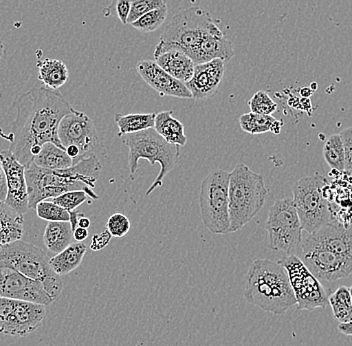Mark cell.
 Segmentation results:
<instances>
[{
    "label": "cell",
    "instance_id": "obj_37",
    "mask_svg": "<svg viewBox=\"0 0 352 346\" xmlns=\"http://www.w3.org/2000/svg\"><path fill=\"white\" fill-rule=\"evenodd\" d=\"M16 303V299L0 297V334L10 336Z\"/></svg>",
    "mask_w": 352,
    "mask_h": 346
},
{
    "label": "cell",
    "instance_id": "obj_30",
    "mask_svg": "<svg viewBox=\"0 0 352 346\" xmlns=\"http://www.w3.org/2000/svg\"><path fill=\"white\" fill-rule=\"evenodd\" d=\"M329 303L336 321L349 323L352 318V299L349 288L340 286L329 296Z\"/></svg>",
    "mask_w": 352,
    "mask_h": 346
},
{
    "label": "cell",
    "instance_id": "obj_34",
    "mask_svg": "<svg viewBox=\"0 0 352 346\" xmlns=\"http://www.w3.org/2000/svg\"><path fill=\"white\" fill-rule=\"evenodd\" d=\"M250 112L263 116H272L277 109L276 102L268 96L267 92L257 91L248 101Z\"/></svg>",
    "mask_w": 352,
    "mask_h": 346
},
{
    "label": "cell",
    "instance_id": "obj_33",
    "mask_svg": "<svg viewBox=\"0 0 352 346\" xmlns=\"http://www.w3.org/2000/svg\"><path fill=\"white\" fill-rule=\"evenodd\" d=\"M35 210L37 217L46 221H69V213L50 200L38 202Z\"/></svg>",
    "mask_w": 352,
    "mask_h": 346
},
{
    "label": "cell",
    "instance_id": "obj_41",
    "mask_svg": "<svg viewBox=\"0 0 352 346\" xmlns=\"http://www.w3.org/2000/svg\"><path fill=\"white\" fill-rule=\"evenodd\" d=\"M111 235L109 230L103 231L98 235H94L91 242H90L89 248L92 251H99L101 249L107 248L109 246L110 240H111Z\"/></svg>",
    "mask_w": 352,
    "mask_h": 346
},
{
    "label": "cell",
    "instance_id": "obj_44",
    "mask_svg": "<svg viewBox=\"0 0 352 346\" xmlns=\"http://www.w3.org/2000/svg\"><path fill=\"white\" fill-rule=\"evenodd\" d=\"M85 217V215L78 211L74 210L69 213V222L72 224V230H74L78 226V220L80 217Z\"/></svg>",
    "mask_w": 352,
    "mask_h": 346
},
{
    "label": "cell",
    "instance_id": "obj_38",
    "mask_svg": "<svg viewBox=\"0 0 352 346\" xmlns=\"http://www.w3.org/2000/svg\"><path fill=\"white\" fill-rule=\"evenodd\" d=\"M107 228L112 237L121 238L131 230V220L122 213H113L107 220Z\"/></svg>",
    "mask_w": 352,
    "mask_h": 346
},
{
    "label": "cell",
    "instance_id": "obj_28",
    "mask_svg": "<svg viewBox=\"0 0 352 346\" xmlns=\"http://www.w3.org/2000/svg\"><path fill=\"white\" fill-rule=\"evenodd\" d=\"M239 125L243 131L253 136L266 133V132L279 134L283 127V121L277 120L272 116H263V114L250 112L241 116Z\"/></svg>",
    "mask_w": 352,
    "mask_h": 346
},
{
    "label": "cell",
    "instance_id": "obj_39",
    "mask_svg": "<svg viewBox=\"0 0 352 346\" xmlns=\"http://www.w3.org/2000/svg\"><path fill=\"white\" fill-rule=\"evenodd\" d=\"M344 149V171L352 173V127L340 133Z\"/></svg>",
    "mask_w": 352,
    "mask_h": 346
},
{
    "label": "cell",
    "instance_id": "obj_12",
    "mask_svg": "<svg viewBox=\"0 0 352 346\" xmlns=\"http://www.w3.org/2000/svg\"><path fill=\"white\" fill-rule=\"evenodd\" d=\"M300 260L319 281H336L352 274V264L314 242L309 235L302 238Z\"/></svg>",
    "mask_w": 352,
    "mask_h": 346
},
{
    "label": "cell",
    "instance_id": "obj_25",
    "mask_svg": "<svg viewBox=\"0 0 352 346\" xmlns=\"http://www.w3.org/2000/svg\"><path fill=\"white\" fill-rule=\"evenodd\" d=\"M74 230L69 221H50L44 230L43 242L50 252L58 255L72 244Z\"/></svg>",
    "mask_w": 352,
    "mask_h": 346
},
{
    "label": "cell",
    "instance_id": "obj_16",
    "mask_svg": "<svg viewBox=\"0 0 352 346\" xmlns=\"http://www.w3.org/2000/svg\"><path fill=\"white\" fill-rule=\"evenodd\" d=\"M226 72V63L214 59L209 63L195 65L192 78L187 81L186 87L192 98L206 100L214 96L219 91L220 83Z\"/></svg>",
    "mask_w": 352,
    "mask_h": 346
},
{
    "label": "cell",
    "instance_id": "obj_19",
    "mask_svg": "<svg viewBox=\"0 0 352 346\" xmlns=\"http://www.w3.org/2000/svg\"><path fill=\"white\" fill-rule=\"evenodd\" d=\"M45 315L46 305L17 301L10 336L23 337L32 334L41 325Z\"/></svg>",
    "mask_w": 352,
    "mask_h": 346
},
{
    "label": "cell",
    "instance_id": "obj_48",
    "mask_svg": "<svg viewBox=\"0 0 352 346\" xmlns=\"http://www.w3.org/2000/svg\"><path fill=\"white\" fill-rule=\"evenodd\" d=\"M349 292H351V299H352V285L351 288H349Z\"/></svg>",
    "mask_w": 352,
    "mask_h": 346
},
{
    "label": "cell",
    "instance_id": "obj_23",
    "mask_svg": "<svg viewBox=\"0 0 352 346\" xmlns=\"http://www.w3.org/2000/svg\"><path fill=\"white\" fill-rule=\"evenodd\" d=\"M153 129L170 144L184 147L187 143L184 125L173 118L171 110L156 114Z\"/></svg>",
    "mask_w": 352,
    "mask_h": 346
},
{
    "label": "cell",
    "instance_id": "obj_45",
    "mask_svg": "<svg viewBox=\"0 0 352 346\" xmlns=\"http://www.w3.org/2000/svg\"><path fill=\"white\" fill-rule=\"evenodd\" d=\"M338 332L344 336H352V321L349 323H340L338 327Z\"/></svg>",
    "mask_w": 352,
    "mask_h": 346
},
{
    "label": "cell",
    "instance_id": "obj_8",
    "mask_svg": "<svg viewBox=\"0 0 352 346\" xmlns=\"http://www.w3.org/2000/svg\"><path fill=\"white\" fill-rule=\"evenodd\" d=\"M230 173L212 171L200 184L199 207L204 226L213 235L230 233Z\"/></svg>",
    "mask_w": 352,
    "mask_h": 346
},
{
    "label": "cell",
    "instance_id": "obj_32",
    "mask_svg": "<svg viewBox=\"0 0 352 346\" xmlns=\"http://www.w3.org/2000/svg\"><path fill=\"white\" fill-rule=\"evenodd\" d=\"M167 15H168V8L166 6L145 13L138 21L131 23V25L142 33L153 32L166 21Z\"/></svg>",
    "mask_w": 352,
    "mask_h": 346
},
{
    "label": "cell",
    "instance_id": "obj_5",
    "mask_svg": "<svg viewBox=\"0 0 352 346\" xmlns=\"http://www.w3.org/2000/svg\"><path fill=\"white\" fill-rule=\"evenodd\" d=\"M267 193L263 176L243 163L230 173V233L239 230L261 213Z\"/></svg>",
    "mask_w": 352,
    "mask_h": 346
},
{
    "label": "cell",
    "instance_id": "obj_7",
    "mask_svg": "<svg viewBox=\"0 0 352 346\" xmlns=\"http://www.w3.org/2000/svg\"><path fill=\"white\" fill-rule=\"evenodd\" d=\"M0 262L43 284L44 290L54 301L63 292L61 277L52 270L50 257L43 249L33 244L17 240L0 246Z\"/></svg>",
    "mask_w": 352,
    "mask_h": 346
},
{
    "label": "cell",
    "instance_id": "obj_47",
    "mask_svg": "<svg viewBox=\"0 0 352 346\" xmlns=\"http://www.w3.org/2000/svg\"><path fill=\"white\" fill-rule=\"evenodd\" d=\"M4 52H6V50H4L3 43L0 41V61H1L2 57H3Z\"/></svg>",
    "mask_w": 352,
    "mask_h": 346
},
{
    "label": "cell",
    "instance_id": "obj_43",
    "mask_svg": "<svg viewBox=\"0 0 352 346\" xmlns=\"http://www.w3.org/2000/svg\"><path fill=\"white\" fill-rule=\"evenodd\" d=\"M88 230L87 229L79 228L77 226L76 229L74 230V238L78 242H83L88 237Z\"/></svg>",
    "mask_w": 352,
    "mask_h": 346
},
{
    "label": "cell",
    "instance_id": "obj_27",
    "mask_svg": "<svg viewBox=\"0 0 352 346\" xmlns=\"http://www.w3.org/2000/svg\"><path fill=\"white\" fill-rule=\"evenodd\" d=\"M32 162L38 167L50 171L67 169L74 165L72 158L65 149H60L52 142L44 143L41 152L33 158Z\"/></svg>",
    "mask_w": 352,
    "mask_h": 346
},
{
    "label": "cell",
    "instance_id": "obj_24",
    "mask_svg": "<svg viewBox=\"0 0 352 346\" xmlns=\"http://www.w3.org/2000/svg\"><path fill=\"white\" fill-rule=\"evenodd\" d=\"M87 250V246L85 242L70 244L65 250L50 259V266L55 273L63 277L80 266Z\"/></svg>",
    "mask_w": 352,
    "mask_h": 346
},
{
    "label": "cell",
    "instance_id": "obj_18",
    "mask_svg": "<svg viewBox=\"0 0 352 346\" xmlns=\"http://www.w3.org/2000/svg\"><path fill=\"white\" fill-rule=\"evenodd\" d=\"M309 237L319 246L329 249L352 264V226H345L336 221L308 233Z\"/></svg>",
    "mask_w": 352,
    "mask_h": 346
},
{
    "label": "cell",
    "instance_id": "obj_20",
    "mask_svg": "<svg viewBox=\"0 0 352 346\" xmlns=\"http://www.w3.org/2000/svg\"><path fill=\"white\" fill-rule=\"evenodd\" d=\"M234 56V48L230 39L222 33L209 35L197 48L190 58L195 65L209 63L214 59H221L228 63Z\"/></svg>",
    "mask_w": 352,
    "mask_h": 346
},
{
    "label": "cell",
    "instance_id": "obj_21",
    "mask_svg": "<svg viewBox=\"0 0 352 346\" xmlns=\"http://www.w3.org/2000/svg\"><path fill=\"white\" fill-rule=\"evenodd\" d=\"M155 63L164 72L182 83H186L192 78L195 63L188 55L180 50H167L164 54L155 57Z\"/></svg>",
    "mask_w": 352,
    "mask_h": 346
},
{
    "label": "cell",
    "instance_id": "obj_17",
    "mask_svg": "<svg viewBox=\"0 0 352 346\" xmlns=\"http://www.w3.org/2000/svg\"><path fill=\"white\" fill-rule=\"evenodd\" d=\"M138 74L153 89L162 96L192 98L186 85L164 72L155 61H142L136 65Z\"/></svg>",
    "mask_w": 352,
    "mask_h": 346
},
{
    "label": "cell",
    "instance_id": "obj_40",
    "mask_svg": "<svg viewBox=\"0 0 352 346\" xmlns=\"http://www.w3.org/2000/svg\"><path fill=\"white\" fill-rule=\"evenodd\" d=\"M132 0H112L110 6L105 10H112L118 15L123 24H127L129 13L131 10Z\"/></svg>",
    "mask_w": 352,
    "mask_h": 346
},
{
    "label": "cell",
    "instance_id": "obj_6",
    "mask_svg": "<svg viewBox=\"0 0 352 346\" xmlns=\"http://www.w3.org/2000/svg\"><path fill=\"white\" fill-rule=\"evenodd\" d=\"M120 138L123 144L129 147V167L132 180L138 171L140 160H148L151 165L155 163L160 165V174L145 193L151 195L157 187L162 186L165 176L175 169L179 160L180 147L167 142L154 129L125 134Z\"/></svg>",
    "mask_w": 352,
    "mask_h": 346
},
{
    "label": "cell",
    "instance_id": "obj_2",
    "mask_svg": "<svg viewBox=\"0 0 352 346\" xmlns=\"http://www.w3.org/2000/svg\"><path fill=\"white\" fill-rule=\"evenodd\" d=\"M101 169L100 160L96 154L67 169L50 171L41 169L33 162L30 163L25 167L28 207L35 209L38 202L74 191H85L89 197L98 199V195L94 193V188Z\"/></svg>",
    "mask_w": 352,
    "mask_h": 346
},
{
    "label": "cell",
    "instance_id": "obj_36",
    "mask_svg": "<svg viewBox=\"0 0 352 346\" xmlns=\"http://www.w3.org/2000/svg\"><path fill=\"white\" fill-rule=\"evenodd\" d=\"M167 6V0H132L127 23L131 24L149 11Z\"/></svg>",
    "mask_w": 352,
    "mask_h": 346
},
{
    "label": "cell",
    "instance_id": "obj_42",
    "mask_svg": "<svg viewBox=\"0 0 352 346\" xmlns=\"http://www.w3.org/2000/svg\"><path fill=\"white\" fill-rule=\"evenodd\" d=\"M6 195H8V185H6V173L0 163V202H6Z\"/></svg>",
    "mask_w": 352,
    "mask_h": 346
},
{
    "label": "cell",
    "instance_id": "obj_29",
    "mask_svg": "<svg viewBox=\"0 0 352 346\" xmlns=\"http://www.w3.org/2000/svg\"><path fill=\"white\" fill-rule=\"evenodd\" d=\"M155 116V113L126 114V116L116 114V122L120 129L118 136L153 129Z\"/></svg>",
    "mask_w": 352,
    "mask_h": 346
},
{
    "label": "cell",
    "instance_id": "obj_13",
    "mask_svg": "<svg viewBox=\"0 0 352 346\" xmlns=\"http://www.w3.org/2000/svg\"><path fill=\"white\" fill-rule=\"evenodd\" d=\"M57 133L63 149L76 145L80 151L82 160L96 154L99 145L98 130L94 121L85 112L74 110L66 114L59 123Z\"/></svg>",
    "mask_w": 352,
    "mask_h": 346
},
{
    "label": "cell",
    "instance_id": "obj_14",
    "mask_svg": "<svg viewBox=\"0 0 352 346\" xmlns=\"http://www.w3.org/2000/svg\"><path fill=\"white\" fill-rule=\"evenodd\" d=\"M0 297L50 305L52 297L39 282L0 262Z\"/></svg>",
    "mask_w": 352,
    "mask_h": 346
},
{
    "label": "cell",
    "instance_id": "obj_35",
    "mask_svg": "<svg viewBox=\"0 0 352 346\" xmlns=\"http://www.w3.org/2000/svg\"><path fill=\"white\" fill-rule=\"evenodd\" d=\"M89 196L83 191H67V193H63V195L57 196V197L50 198V202L57 204L68 213L70 211L76 210L77 207L80 206L81 204L87 202Z\"/></svg>",
    "mask_w": 352,
    "mask_h": 346
},
{
    "label": "cell",
    "instance_id": "obj_11",
    "mask_svg": "<svg viewBox=\"0 0 352 346\" xmlns=\"http://www.w3.org/2000/svg\"><path fill=\"white\" fill-rule=\"evenodd\" d=\"M278 263L287 272L298 310H314L327 307L329 296L324 288L299 257L294 255H288L278 260Z\"/></svg>",
    "mask_w": 352,
    "mask_h": 346
},
{
    "label": "cell",
    "instance_id": "obj_26",
    "mask_svg": "<svg viewBox=\"0 0 352 346\" xmlns=\"http://www.w3.org/2000/svg\"><path fill=\"white\" fill-rule=\"evenodd\" d=\"M38 79L44 87L58 90L68 80L67 66L59 59L46 58L37 63Z\"/></svg>",
    "mask_w": 352,
    "mask_h": 346
},
{
    "label": "cell",
    "instance_id": "obj_3",
    "mask_svg": "<svg viewBox=\"0 0 352 346\" xmlns=\"http://www.w3.org/2000/svg\"><path fill=\"white\" fill-rule=\"evenodd\" d=\"M244 299L252 305L275 315L285 314L296 305L285 268L268 259H257L250 266Z\"/></svg>",
    "mask_w": 352,
    "mask_h": 346
},
{
    "label": "cell",
    "instance_id": "obj_22",
    "mask_svg": "<svg viewBox=\"0 0 352 346\" xmlns=\"http://www.w3.org/2000/svg\"><path fill=\"white\" fill-rule=\"evenodd\" d=\"M23 224V215L0 202V246L21 240Z\"/></svg>",
    "mask_w": 352,
    "mask_h": 346
},
{
    "label": "cell",
    "instance_id": "obj_10",
    "mask_svg": "<svg viewBox=\"0 0 352 346\" xmlns=\"http://www.w3.org/2000/svg\"><path fill=\"white\" fill-rule=\"evenodd\" d=\"M268 235V248L294 255L302 241V226L294 200L283 198L277 200L270 209L265 224Z\"/></svg>",
    "mask_w": 352,
    "mask_h": 346
},
{
    "label": "cell",
    "instance_id": "obj_49",
    "mask_svg": "<svg viewBox=\"0 0 352 346\" xmlns=\"http://www.w3.org/2000/svg\"><path fill=\"white\" fill-rule=\"evenodd\" d=\"M351 321H352V318H351Z\"/></svg>",
    "mask_w": 352,
    "mask_h": 346
},
{
    "label": "cell",
    "instance_id": "obj_46",
    "mask_svg": "<svg viewBox=\"0 0 352 346\" xmlns=\"http://www.w3.org/2000/svg\"><path fill=\"white\" fill-rule=\"evenodd\" d=\"M90 226H91V222H90L89 218L82 217L78 220L79 228L88 229L90 228Z\"/></svg>",
    "mask_w": 352,
    "mask_h": 346
},
{
    "label": "cell",
    "instance_id": "obj_4",
    "mask_svg": "<svg viewBox=\"0 0 352 346\" xmlns=\"http://www.w3.org/2000/svg\"><path fill=\"white\" fill-rule=\"evenodd\" d=\"M217 22L199 6H192L173 17L154 50V57L178 50L189 57L209 35L222 34Z\"/></svg>",
    "mask_w": 352,
    "mask_h": 346
},
{
    "label": "cell",
    "instance_id": "obj_15",
    "mask_svg": "<svg viewBox=\"0 0 352 346\" xmlns=\"http://www.w3.org/2000/svg\"><path fill=\"white\" fill-rule=\"evenodd\" d=\"M0 163L8 185V195L4 202L21 215H25L30 209L25 166L15 158L10 149L0 152Z\"/></svg>",
    "mask_w": 352,
    "mask_h": 346
},
{
    "label": "cell",
    "instance_id": "obj_9",
    "mask_svg": "<svg viewBox=\"0 0 352 346\" xmlns=\"http://www.w3.org/2000/svg\"><path fill=\"white\" fill-rule=\"evenodd\" d=\"M327 180L320 174L305 176L292 186L294 204L303 230L314 233L332 222L329 204L322 195Z\"/></svg>",
    "mask_w": 352,
    "mask_h": 346
},
{
    "label": "cell",
    "instance_id": "obj_31",
    "mask_svg": "<svg viewBox=\"0 0 352 346\" xmlns=\"http://www.w3.org/2000/svg\"><path fill=\"white\" fill-rule=\"evenodd\" d=\"M323 158L330 169L344 171V149L340 134H332L323 147Z\"/></svg>",
    "mask_w": 352,
    "mask_h": 346
},
{
    "label": "cell",
    "instance_id": "obj_1",
    "mask_svg": "<svg viewBox=\"0 0 352 346\" xmlns=\"http://www.w3.org/2000/svg\"><path fill=\"white\" fill-rule=\"evenodd\" d=\"M13 107L17 114L11 129L10 151L22 165L28 167L32 163L44 143L52 142L65 149L57 133L59 123L76 109L59 90L32 88L21 94Z\"/></svg>",
    "mask_w": 352,
    "mask_h": 346
}]
</instances>
